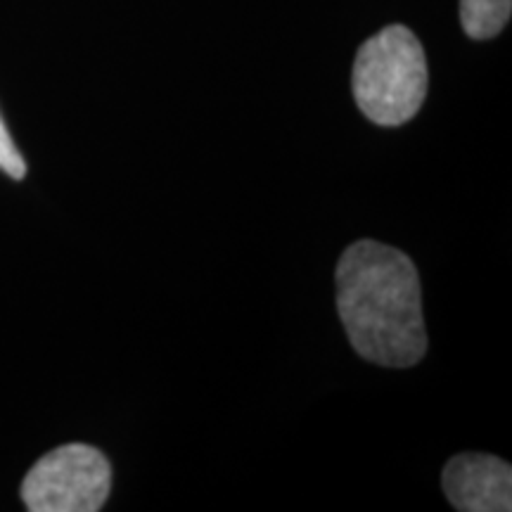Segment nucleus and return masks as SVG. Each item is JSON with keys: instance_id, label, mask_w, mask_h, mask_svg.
<instances>
[{"instance_id": "obj_4", "label": "nucleus", "mask_w": 512, "mask_h": 512, "mask_svg": "<svg viewBox=\"0 0 512 512\" xmlns=\"http://www.w3.org/2000/svg\"><path fill=\"white\" fill-rule=\"evenodd\" d=\"M448 503L460 512H510L512 467L489 453L451 458L441 475Z\"/></svg>"}, {"instance_id": "obj_3", "label": "nucleus", "mask_w": 512, "mask_h": 512, "mask_svg": "<svg viewBox=\"0 0 512 512\" xmlns=\"http://www.w3.org/2000/svg\"><path fill=\"white\" fill-rule=\"evenodd\" d=\"M112 489V467L98 448L67 444L31 467L22 501L31 512H98Z\"/></svg>"}, {"instance_id": "obj_2", "label": "nucleus", "mask_w": 512, "mask_h": 512, "mask_svg": "<svg viewBox=\"0 0 512 512\" xmlns=\"http://www.w3.org/2000/svg\"><path fill=\"white\" fill-rule=\"evenodd\" d=\"M425 50L418 36L389 24L358 48L351 86L358 110L377 126L408 124L427 98Z\"/></svg>"}, {"instance_id": "obj_5", "label": "nucleus", "mask_w": 512, "mask_h": 512, "mask_svg": "<svg viewBox=\"0 0 512 512\" xmlns=\"http://www.w3.org/2000/svg\"><path fill=\"white\" fill-rule=\"evenodd\" d=\"M512 15V0H460V24L475 41L494 38Z\"/></svg>"}, {"instance_id": "obj_1", "label": "nucleus", "mask_w": 512, "mask_h": 512, "mask_svg": "<svg viewBox=\"0 0 512 512\" xmlns=\"http://www.w3.org/2000/svg\"><path fill=\"white\" fill-rule=\"evenodd\" d=\"M337 311L358 356L384 368H411L425 356L418 268L401 249L358 240L337 264Z\"/></svg>"}, {"instance_id": "obj_6", "label": "nucleus", "mask_w": 512, "mask_h": 512, "mask_svg": "<svg viewBox=\"0 0 512 512\" xmlns=\"http://www.w3.org/2000/svg\"><path fill=\"white\" fill-rule=\"evenodd\" d=\"M0 171L8 174L10 178H15V181H22V178L27 176V162L19 155L15 140H12L3 117H0Z\"/></svg>"}]
</instances>
